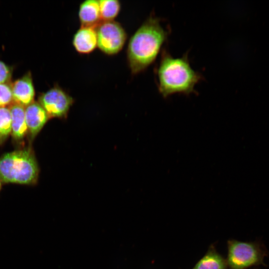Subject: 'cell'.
Returning a JSON list of instances; mask_svg holds the SVG:
<instances>
[{"label": "cell", "instance_id": "2e32d148", "mask_svg": "<svg viewBox=\"0 0 269 269\" xmlns=\"http://www.w3.org/2000/svg\"><path fill=\"white\" fill-rule=\"evenodd\" d=\"M12 74L11 68L0 60V84L7 83Z\"/></svg>", "mask_w": 269, "mask_h": 269}, {"label": "cell", "instance_id": "e0dca14e", "mask_svg": "<svg viewBox=\"0 0 269 269\" xmlns=\"http://www.w3.org/2000/svg\"><path fill=\"white\" fill-rule=\"evenodd\" d=\"M0 189H1V183H0Z\"/></svg>", "mask_w": 269, "mask_h": 269}, {"label": "cell", "instance_id": "30bf717a", "mask_svg": "<svg viewBox=\"0 0 269 269\" xmlns=\"http://www.w3.org/2000/svg\"><path fill=\"white\" fill-rule=\"evenodd\" d=\"M78 17L81 26L96 27L102 21L99 0H86L81 3Z\"/></svg>", "mask_w": 269, "mask_h": 269}, {"label": "cell", "instance_id": "9a60e30c", "mask_svg": "<svg viewBox=\"0 0 269 269\" xmlns=\"http://www.w3.org/2000/svg\"><path fill=\"white\" fill-rule=\"evenodd\" d=\"M13 101L11 86L7 83L0 84V108L5 107Z\"/></svg>", "mask_w": 269, "mask_h": 269}, {"label": "cell", "instance_id": "277c9868", "mask_svg": "<svg viewBox=\"0 0 269 269\" xmlns=\"http://www.w3.org/2000/svg\"><path fill=\"white\" fill-rule=\"evenodd\" d=\"M228 269H248L260 265L266 266L264 259L268 251L259 241L242 242L236 240L227 241Z\"/></svg>", "mask_w": 269, "mask_h": 269}, {"label": "cell", "instance_id": "9c48e42d", "mask_svg": "<svg viewBox=\"0 0 269 269\" xmlns=\"http://www.w3.org/2000/svg\"><path fill=\"white\" fill-rule=\"evenodd\" d=\"M72 44L80 54L92 53L98 46L96 27L81 26L73 35Z\"/></svg>", "mask_w": 269, "mask_h": 269}, {"label": "cell", "instance_id": "3957f363", "mask_svg": "<svg viewBox=\"0 0 269 269\" xmlns=\"http://www.w3.org/2000/svg\"><path fill=\"white\" fill-rule=\"evenodd\" d=\"M39 172L36 158L29 148L8 152L0 158V179L3 182L35 184Z\"/></svg>", "mask_w": 269, "mask_h": 269}, {"label": "cell", "instance_id": "5bb4252c", "mask_svg": "<svg viewBox=\"0 0 269 269\" xmlns=\"http://www.w3.org/2000/svg\"><path fill=\"white\" fill-rule=\"evenodd\" d=\"M11 133V117L9 108H0V143H2Z\"/></svg>", "mask_w": 269, "mask_h": 269}, {"label": "cell", "instance_id": "6da1fadb", "mask_svg": "<svg viewBox=\"0 0 269 269\" xmlns=\"http://www.w3.org/2000/svg\"><path fill=\"white\" fill-rule=\"evenodd\" d=\"M168 37L159 17L150 15L130 38L127 50L129 67L133 74L148 68L156 59Z\"/></svg>", "mask_w": 269, "mask_h": 269}, {"label": "cell", "instance_id": "52a82bcc", "mask_svg": "<svg viewBox=\"0 0 269 269\" xmlns=\"http://www.w3.org/2000/svg\"><path fill=\"white\" fill-rule=\"evenodd\" d=\"M11 88L15 104L26 107L34 102L35 90L30 72L15 81Z\"/></svg>", "mask_w": 269, "mask_h": 269}, {"label": "cell", "instance_id": "8fae6325", "mask_svg": "<svg viewBox=\"0 0 269 269\" xmlns=\"http://www.w3.org/2000/svg\"><path fill=\"white\" fill-rule=\"evenodd\" d=\"M9 110L11 117V134L12 137L17 141L24 138L28 132L26 125L25 109L21 106L12 104Z\"/></svg>", "mask_w": 269, "mask_h": 269}, {"label": "cell", "instance_id": "ba28073f", "mask_svg": "<svg viewBox=\"0 0 269 269\" xmlns=\"http://www.w3.org/2000/svg\"><path fill=\"white\" fill-rule=\"evenodd\" d=\"M25 116L28 132L32 139L50 119L43 107L37 102H33L25 107Z\"/></svg>", "mask_w": 269, "mask_h": 269}, {"label": "cell", "instance_id": "5b68a950", "mask_svg": "<svg viewBox=\"0 0 269 269\" xmlns=\"http://www.w3.org/2000/svg\"><path fill=\"white\" fill-rule=\"evenodd\" d=\"M98 47L104 54L114 55L123 49L127 34L123 26L115 20L103 21L96 27Z\"/></svg>", "mask_w": 269, "mask_h": 269}, {"label": "cell", "instance_id": "7a4b0ae2", "mask_svg": "<svg viewBox=\"0 0 269 269\" xmlns=\"http://www.w3.org/2000/svg\"><path fill=\"white\" fill-rule=\"evenodd\" d=\"M156 76L159 92L164 98L194 92L195 85L202 79L191 66L187 55L173 57L166 51L162 53Z\"/></svg>", "mask_w": 269, "mask_h": 269}, {"label": "cell", "instance_id": "4fadbf2b", "mask_svg": "<svg viewBox=\"0 0 269 269\" xmlns=\"http://www.w3.org/2000/svg\"><path fill=\"white\" fill-rule=\"evenodd\" d=\"M99 4L102 21L114 20L120 12L121 4L118 0H100Z\"/></svg>", "mask_w": 269, "mask_h": 269}, {"label": "cell", "instance_id": "8992f818", "mask_svg": "<svg viewBox=\"0 0 269 269\" xmlns=\"http://www.w3.org/2000/svg\"><path fill=\"white\" fill-rule=\"evenodd\" d=\"M38 103L50 119H66L74 100L66 91L55 85L39 96Z\"/></svg>", "mask_w": 269, "mask_h": 269}, {"label": "cell", "instance_id": "7c38bea8", "mask_svg": "<svg viewBox=\"0 0 269 269\" xmlns=\"http://www.w3.org/2000/svg\"><path fill=\"white\" fill-rule=\"evenodd\" d=\"M192 269H228L226 259L211 244L204 255Z\"/></svg>", "mask_w": 269, "mask_h": 269}]
</instances>
